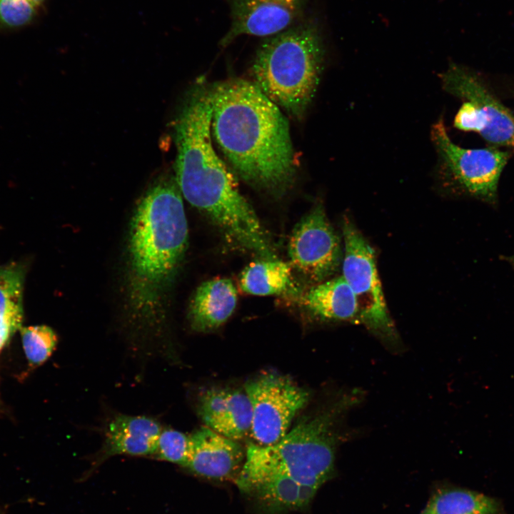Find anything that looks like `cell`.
<instances>
[{
  "mask_svg": "<svg viewBox=\"0 0 514 514\" xmlns=\"http://www.w3.org/2000/svg\"><path fill=\"white\" fill-rule=\"evenodd\" d=\"M303 304L321 319L358 321L356 298L343 276L310 288L303 297Z\"/></svg>",
  "mask_w": 514,
  "mask_h": 514,
  "instance_id": "obj_16",
  "label": "cell"
},
{
  "mask_svg": "<svg viewBox=\"0 0 514 514\" xmlns=\"http://www.w3.org/2000/svg\"><path fill=\"white\" fill-rule=\"evenodd\" d=\"M190 436L188 460L183 468L208 479L225 480L243 466L246 452L237 440L203 425Z\"/></svg>",
  "mask_w": 514,
  "mask_h": 514,
  "instance_id": "obj_12",
  "label": "cell"
},
{
  "mask_svg": "<svg viewBox=\"0 0 514 514\" xmlns=\"http://www.w3.org/2000/svg\"><path fill=\"white\" fill-rule=\"evenodd\" d=\"M288 252L291 265L316 283L324 281L338 271L342 258L341 242L321 203L297 223Z\"/></svg>",
  "mask_w": 514,
  "mask_h": 514,
  "instance_id": "obj_10",
  "label": "cell"
},
{
  "mask_svg": "<svg viewBox=\"0 0 514 514\" xmlns=\"http://www.w3.org/2000/svg\"><path fill=\"white\" fill-rule=\"evenodd\" d=\"M344 243L343 276L358 306V321L388 340L396 337L376 264L374 251L352 221L342 223Z\"/></svg>",
  "mask_w": 514,
  "mask_h": 514,
  "instance_id": "obj_6",
  "label": "cell"
},
{
  "mask_svg": "<svg viewBox=\"0 0 514 514\" xmlns=\"http://www.w3.org/2000/svg\"><path fill=\"white\" fill-rule=\"evenodd\" d=\"M305 0H232L231 24L221 40L226 46L238 36H273L288 29Z\"/></svg>",
  "mask_w": 514,
  "mask_h": 514,
  "instance_id": "obj_11",
  "label": "cell"
},
{
  "mask_svg": "<svg viewBox=\"0 0 514 514\" xmlns=\"http://www.w3.org/2000/svg\"><path fill=\"white\" fill-rule=\"evenodd\" d=\"M187 243L188 224L181 191L175 179H160L139 201L128 238L130 317L143 337L159 338L165 297Z\"/></svg>",
  "mask_w": 514,
  "mask_h": 514,
  "instance_id": "obj_3",
  "label": "cell"
},
{
  "mask_svg": "<svg viewBox=\"0 0 514 514\" xmlns=\"http://www.w3.org/2000/svg\"><path fill=\"white\" fill-rule=\"evenodd\" d=\"M318 488L301 484L293 479L279 476L265 480L254 485L252 494L267 510L276 513L306 508Z\"/></svg>",
  "mask_w": 514,
  "mask_h": 514,
  "instance_id": "obj_17",
  "label": "cell"
},
{
  "mask_svg": "<svg viewBox=\"0 0 514 514\" xmlns=\"http://www.w3.org/2000/svg\"><path fill=\"white\" fill-rule=\"evenodd\" d=\"M23 348L26 357L32 366L43 364L55 350L57 336L51 328L45 326H31L20 329Z\"/></svg>",
  "mask_w": 514,
  "mask_h": 514,
  "instance_id": "obj_20",
  "label": "cell"
},
{
  "mask_svg": "<svg viewBox=\"0 0 514 514\" xmlns=\"http://www.w3.org/2000/svg\"><path fill=\"white\" fill-rule=\"evenodd\" d=\"M35 7L30 0H0V20L9 26L24 25L33 18Z\"/></svg>",
  "mask_w": 514,
  "mask_h": 514,
  "instance_id": "obj_23",
  "label": "cell"
},
{
  "mask_svg": "<svg viewBox=\"0 0 514 514\" xmlns=\"http://www.w3.org/2000/svg\"><path fill=\"white\" fill-rule=\"evenodd\" d=\"M189 450V435L172 428H162L156 441L153 456L184 467L188 458Z\"/></svg>",
  "mask_w": 514,
  "mask_h": 514,
  "instance_id": "obj_22",
  "label": "cell"
},
{
  "mask_svg": "<svg viewBox=\"0 0 514 514\" xmlns=\"http://www.w3.org/2000/svg\"><path fill=\"white\" fill-rule=\"evenodd\" d=\"M237 303V291L229 278H216L201 284L191 301L188 318L197 332H209L223 324Z\"/></svg>",
  "mask_w": 514,
  "mask_h": 514,
  "instance_id": "obj_15",
  "label": "cell"
},
{
  "mask_svg": "<svg viewBox=\"0 0 514 514\" xmlns=\"http://www.w3.org/2000/svg\"><path fill=\"white\" fill-rule=\"evenodd\" d=\"M244 390L252 408L251 435L254 443L262 446L277 443L287 433L310 396L291 378L274 372L250 379Z\"/></svg>",
  "mask_w": 514,
  "mask_h": 514,
  "instance_id": "obj_8",
  "label": "cell"
},
{
  "mask_svg": "<svg viewBox=\"0 0 514 514\" xmlns=\"http://www.w3.org/2000/svg\"><path fill=\"white\" fill-rule=\"evenodd\" d=\"M161 430L160 423L151 417L124 414L115 416L109 423L91 470L116 455L153 456Z\"/></svg>",
  "mask_w": 514,
  "mask_h": 514,
  "instance_id": "obj_14",
  "label": "cell"
},
{
  "mask_svg": "<svg viewBox=\"0 0 514 514\" xmlns=\"http://www.w3.org/2000/svg\"><path fill=\"white\" fill-rule=\"evenodd\" d=\"M323 55L314 25L289 28L259 46L251 67L253 83L278 106L301 119L318 86Z\"/></svg>",
  "mask_w": 514,
  "mask_h": 514,
  "instance_id": "obj_5",
  "label": "cell"
},
{
  "mask_svg": "<svg viewBox=\"0 0 514 514\" xmlns=\"http://www.w3.org/2000/svg\"><path fill=\"white\" fill-rule=\"evenodd\" d=\"M513 263L514 264V257L513 258Z\"/></svg>",
  "mask_w": 514,
  "mask_h": 514,
  "instance_id": "obj_26",
  "label": "cell"
},
{
  "mask_svg": "<svg viewBox=\"0 0 514 514\" xmlns=\"http://www.w3.org/2000/svg\"><path fill=\"white\" fill-rule=\"evenodd\" d=\"M431 138L443 166L463 188L486 201L495 200L498 183L509 153L495 148H465L450 138L442 120L431 129Z\"/></svg>",
  "mask_w": 514,
  "mask_h": 514,
  "instance_id": "obj_9",
  "label": "cell"
},
{
  "mask_svg": "<svg viewBox=\"0 0 514 514\" xmlns=\"http://www.w3.org/2000/svg\"><path fill=\"white\" fill-rule=\"evenodd\" d=\"M291 266L276 258L251 262L241 272V289L248 294L269 296L293 289Z\"/></svg>",
  "mask_w": 514,
  "mask_h": 514,
  "instance_id": "obj_18",
  "label": "cell"
},
{
  "mask_svg": "<svg viewBox=\"0 0 514 514\" xmlns=\"http://www.w3.org/2000/svg\"><path fill=\"white\" fill-rule=\"evenodd\" d=\"M24 271L11 263L0 266V316L21 308Z\"/></svg>",
  "mask_w": 514,
  "mask_h": 514,
  "instance_id": "obj_21",
  "label": "cell"
},
{
  "mask_svg": "<svg viewBox=\"0 0 514 514\" xmlns=\"http://www.w3.org/2000/svg\"><path fill=\"white\" fill-rule=\"evenodd\" d=\"M211 127L236 173L251 186L281 196L295 181L297 164L289 124L278 106L242 79L209 88Z\"/></svg>",
  "mask_w": 514,
  "mask_h": 514,
  "instance_id": "obj_2",
  "label": "cell"
},
{
  "mask_svg": "<svg viewBox=\"0 0 514 514\" xmlns=\"http://www.w3.org/2000/svg\"><path fill=\"white\" fill-rule=\"evenodd\" d=\"M209 89L195 85L173 124L176 183L184 198L209 218L229 243L262 258H274L268 232L213 147Z\"/></svg>",
  "mask_w": 514,
  "mask_h": 514,
  "instance_id": "obj_1",
  "label": "cell"
},
{
  "mask_svg": "<svg viewBox=\"0 0 514 514\" xmlns=\"http://www.w3.org/2000/svg\"><path fill=\"white\" fill-rule=\"evenodd\" d=\"M358 400L355 393L344 395L304 416L271 445L249 443L236 479L239 488L248 493L256 484L279 476L319 488L333 473L335 451L342 440L341 421Z\"/></svg>",
  "mask_w": 514,
  "mask_h": 514,
  "instance_id": "obj_4",
  "label": "cell"
},
{
  "mask_svg": "<svg viewBox=\"0 0 514 514\" xmlns=\"http://www.w3.org/2000/svg\"><path fill=\"white\" fill-rule=\"evenodd\" d=\"M23 321V308L0 316V352L11 336L21 329Z\"/></svg>",
  "mask_w": 514,
  "mask_h": 514,
  "instance_id": "obj_24",
  "label": "cell"
},
{
  "mask_svg": "<svg viewBox=\"0 0 514 514\" xmlns=\"http://www.w3.org/2000/svg\"><path fill=\"white\" fill-rule=\"evenodd\" d=\"M36 6L40 5L44 0H30Z\"/></svg>",
  "mask_w": 514,
  "mask_h": 514,
  "instance_id": "obj_25",
  "label": "cell"
},
{
  "mask_svg": "<svg viewBox=\"0 0 514 514\" xmlns=\"http://www.w3.org/2000/svg\"><path fill=\"white\" fill-rule=\"evenodd\" d=\"M420 514H503L496 498L476 491L446 488L436 491Z\"/></svg>",
  "mask_w": 514,
  "mask_h": 514,
  "instance_id": "obj_19",
  "label": "cell"
},
{
  "mask_svg": "<svg viewBox=\"0 0 514 514\" xmlns=\"http://www.w3.org/2000/svg\"><path fill=\"white\" fill-rule=\"evenodd\" d=\"M440 77L445 89L463 100L454 120L457 128L475 131L489 143L514 149V115L475 75L452 66Z\"/></svg>",
  "mask_w": 514,
  "mask_h": 514,
  "instance_id": "obj_7",
  "label": "cell"
},
{
  "mask_svg": "<svg viewBox=\"0 0 514 514\" xmlns=\"http://www.w3.org/2000/svg\"><path fill=\"white\" fill-rule=\"evenodd\" d=\"M196 409L205 426L225 437L239 441L251 433L252 408L245 390L211 388L201 393Z\"/></svg>",
  "mask_w": 514,
  "mask_h": 514,
  "instance_id": "obj_13",
  "label": "cell"
}]
</instances>
